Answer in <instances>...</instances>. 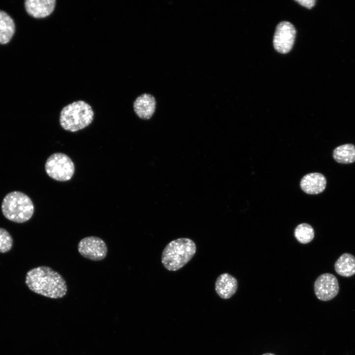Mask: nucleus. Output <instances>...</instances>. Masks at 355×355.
<instances>
[{"label":"nucleus","mask_w":355,"mask_h":355,"mask_svg":"<svg viewBox=\"0 0 355 355\" xmlns=\"http://www.w3.org/2000/svg\"><path fill=\"white\" fill-rule=\"evenodd\" d=\"M25 283L33 292L52 299L62 298L68 291L67 283L62 275L45 266L29 270Z\"/></svg>","instance_id":"1"},{"label":"nucleus","mask_w":355,"mask_h":355,"mask_svg":"<svg viewBox=\"0 0 355 355\" xmlns=\"http://www.w3.org/2000/svg\"><path fill=\"white\" fill-rule=\"evenodd\" d=\"M196 246L191 239L180 238L168 243L161 255V262L167 270L176 271L182 268L193 258Z\"/></svg>","instance_id":"2"},{"label":"nucleus","mask_w":355,"mask_h":355,"mask_svg":"<svg viewBox=\"0 0 355 355\" xmlns=\"http://www.w3.org/2000/svg\"><path fill=\"white\" fill-rule=\"evenodd\" d=\"M94 114L88 104L83 101H75L62 108L60 123L64 130L74 132L90 125L93 120Z\"/></svg>","instance_id":"3"},{"label":"nucleus","mask_w":355,"mask_h":355,"mask_svg":"<svg viewBox=\"0 0 355 355\" xmlns=\"http://www.w3.org/2000/svg\"><path fill=\"white\" fill-rule=\"evenodd\" d=\"M1 208L5 217L16 223L28 221L34 213V206L31 199L20 191L8 193L3 199Z\"/></svg>","instance_id":"4"},{"label":"nucleus","mask_w":355,"mask_h":355,"mask_svg":"<svg viewBox=\"0 0 355 355\" xmlns=\"http://www.w3.org/2000/svg\"><path fill=\"white\" fill-rule=\"evenodd\" d=\"M45 170L52 178L65 181L72 178L74 173V165L67 155L58 152L52 154L47 158Z\"/></svg>","instance_id":"5"},{"label":"nucleus","mask_w":355,"mask_h":355,"mask_svg":"<svg viewBox=\"0 0 355 355\" xmlns=\"http://www.w3.org/2000/svg\"><path fill=\"white\" fill-rule=\"evenodd\" d=\"M77 248L83 257L93 261L104 259L107 253L106 243L96 236L86 237L81 239L78 244Z\"/></svg>","instance_id":"6"},{"label":"nucleus","mask_w":355,"mask_h":355,"mask_svg":"<svg viewBox=\"0 0 355 355\" xmlns=\"http://www.w3.org/2000/svg\"><path fill=\"white\" fill-rule=\"evenodd\" d=\"M296 30L289 22L283 21L277 26L273 38L275 50L282 54H286L291 49L294 42Z\"/></svg>","instance_id":"7"},{"label":"nucleus","mask_w":355,"mask_h":355,"mask_svg":"<svg viewBox=\"0 0 355 355\" xmlns=\"http://www.w3.org/2000/svg\"><path fill=\"white\" fill-rule=\"evenodd\" d=\"M339 287L336 277L330 273L319 276L314 284V292L320 300L327 301L334 298L339 292Z\"/></svg>","instance_id":"8"},{"label":"nucleus","mask_w":355,"mask_h":355,"mask_svg":"<svg viewBox=\"0 0 355 355\" xmlns=\"http://www.w3.org/2000/svg\"><path fill=\"white\" fill-rule=\"evenodd\" d=\"M55 0H26L24 2L27 12L36 18H44L53 11Z\"/></svg>","instance_id":"9"},{"label":"nucleus","mask_w":355,"mask_h":355,"mask_svg":"<svg viewBox=\"0 0 355 355\" xmlns=\"http://www.w3.org/2000/svg\"><path fill=\"white\" fill-rule=\"evenodd\" d=\"M326 185L324 176L319 173H309L301 180L302 190L308 194H318L323 192Z\"/></svg>","instance_id":"10"},{"label":"nucleus","mask_w":355,"mask_h":355,"mask_svg":"<svg viewBox=\"0 0 355 355\" xmlns=\"http://www.w3.org/2000/svg\"><path fill=\"white\" fill-rule=\"evenodd\" d=\"M156 104L153 96L149 93L142 94L138 96L134 102V111L140 118L149 119L155 111Z\"/></svg>","instance_id":"11"},{"label":"nucleus","mask_w":355,"mask_h":355,"mask_svg":"<svg viewBox=\"0 0 355 355\" xmlns=\"http://www.w3.org/2000/svg\"><path fill=\"white\" fill-rule=\"evenodd\" d=\"M238 282L230 274L225 273L220 275L215 283V290L218 295L222 299L231 298L237 291Z\"/></svg>","instance_id":"12"},{"label":"nucleus","mask_w":355,"mask_h":355,"mask_svg":"<svg viewBox=\"0 0 355 355\" xmlns=\"http://www.w3.org/2000/svg\"><path fill=\"white\" fill-rule=\"evenodd\" d=\"M15 31L13 20L5 11L0 10V44L8 43Z\"/></svg>","instance_id":"13"},{"label":"nucleus","mask_w":355,"mask_h":355,"mask_svg":"<svg viewBox=\"0 0 355 355\" xmlns=\"http://www.w3.org/2000/svg\"><path fill=\"white\" fill-rule=\"evenodd\" d=\"M334 267L339 275L351 277L355 274V257L349 253H343L336 261Z\"/></svg>","instance_id":"14"},{"label":"nucleus","mask_w":355,"mask_h":355,"mask_svg":"<svg viewBox=\"0 0 355 355\" xmlns=\"http://www.w3.org/2000/svg\"><path fill=\"white\" fill-rule=\"evenodd\" d=\"M333 157L339 163H352L355 162V146L351 143L338 146L333 150Z\"/></svg>","instance_id":"15"},{"label":"nucleus","mask_w":355,"mask_h":355,"mask_svg":"<svg viewBox=\"0 0 355 355\" xmlns=\"http://www.w3.org/2000/svg\"><path fill=\"white\" fill-rule=\"evenodd\" d=\"M294 236L301 244H307L313 239L314 230L309 224L303 223L297 226L294 230Z\"/></svg>","instance_id":"16"},{"label":"nucleus","mask_w":355,"mask_h":355,"mask_svg":"<svg viewBox=\"0 0 355 355\" xmlns=\"http://www.w3.org/2000/svg\"><path fill=\"white\" fill-rule=\"evenodd\" d=\"M13 245V239L9 233L5 229L0 228V252L9 251Z\"/></svg>","instance_id":"17"},{"label":"nucleus","mask_w":355,"mask_h":355,"mask_svg":"<svg viewBox=\"0 0 355 355\" xmlns=\"http://www.w3.org/2000/svg\"><path fill=\"white\" fill-rule=\"evenodd\" d=\"M295 1L298 2L302 6L309 9L312 8L316 3V1L314 0H297Z\"/></svg>","instance_id":"18"},{"label":"nucleus","mask_w":355,"mask_h":355,"mask_svg":"<svg viewBox=\"0 0 355 355\" xmlns=\"http://www.w3.org/2000/svg\"><path fill=\"white\" fill-rule=\"evenodd\" d=\"M262 355H276L272 354V353H265Z\"/></svg>","instance_id":"19"}]
</instances>
